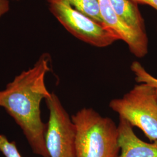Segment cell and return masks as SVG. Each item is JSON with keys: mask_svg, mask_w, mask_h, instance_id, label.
I'll list each match as a JSON object with an SVG mask.
<instances>
[{"mask_svg": "<svg viewBox=\"0 0 157 157\" xmlns=\"http://www.w3.org/2000/svg\"><path fill=\"white\" fill-rule=\"evenodd\" d=\"M137 5H147L150 6L157 11V0H130Z\"/></svg>", "mask_w": 157, "mask_h": 157, "instance_id": "obj_12", "label": "cell"}, {"mask_svg": "<svg viewBox=\"0 0 157 157\" xmlns=\"http://www.w3.org/2000/svg\"><path fill=\"white\" fill-rule=\"evenodd\" d=\"M109 107L151 141L157 140L156 89L146 83L136 84L121 98L112 99Z\"/></svg>", "mask_w": 157, "mask_h": 157, "instance_id": "obj_3", "label": "cell"}, {"mask_svg": "<svg viewBox=\"0 0 157 157\" xmlns=\"http://www.w3.org/2000/svg\"><path fill=\"white\" fill-rule=\"evenodd\" d=\"M130 69L135 76V80L139 83H146L157 89V78L148 73L140 63L138 61L132 62Z\"/></svg>", "mask_w": 157, "mask_h": 157, "instance_id": "obj_10", "label": "cell"}, {"mask_svg": "<svg viewBox=\"0 0 157 157\" xmlns=\"http://www.w3.org/2000/svg\"><path fill=\"white\" fill-rule=\"evenodd\" d=\"M50 56L44 54L33 67L24 71L0 90V107L6 109L22 129L34 154L50 157L45 146L47 124L41 117L40 105L50 96L45 82L50 71Z\"/></svg>", "mask_w": 157, "mask_h": 157, "instance_id": "obj_1", "label": "cell"}, {"mask_svg": "<svg viewBox=\"0 0 157 157\" xmlns=\"http://www.w3.org/2000/svg\"><path fill=\"white\" fill-rule=\"evenodd\" d=\"M110 3L120 18L129 27L146 33V26L138 5L130 0H109Z\"/></svg>", "mask_w": 157, "mask_h": 157, "instance_id": "obj_8", "label": "cell"}, {"mask_svg": "<svg viewBox=\"0 0 157 157\" xmlns=\"http://www.w3.org/2000/svg\"><path fill=\"white\" fill-rule=\"evenodd\" d=\"M51 13L62 26L77 39L96 47H107L118 41L104 26L77 11L67 4L48 2Z\"/></svg>", "mask_w": 157, "mask_h": 157, "instance_id": "obj_5", "label": "cell"}, {"mask_svg": "<svg viewBox=\"0 0 157 157\" xmlns=\"http://www.w3.org/2000/svg\"><path fill=\"white\" fill-rule=\"evenodd\" d=\"M0 151L6 157H22L15 141H10L5 135H0Z\"/></svg>", "mask_w": 157, "mask_h": 157, "instance_id": "obj_11", "label": "cell"}, {"mask_svg": "<svg viewBox=\"0 0 157 157\" xmlns=\"http://www.w3.org/2000/svg\"><path fill=\"white\" fill-rule=\"evenodd\" d=\"M10 10L8 0H0V18Z\"/></svg>", "mask_w": 157, "mask_h": 157, "instance_id": "obj_13", "label": "cell"}, {"mask_svg": "<svg viewBox=\"0 0 157 157\" xmlns=\"http://www.w3.org/2000/svg\"><path fill=\"white\" fill-rule=\"evenodd\" d=\"M47 1H59L67 4L77 11L102 25L98 0H47Z\"/></svg>", "mask_w": 157, "mask_h": 157, "instance_id": "obj_9", "label": "cell"}, {"mask_svg": "<svg viewBox=\"0 0 157 157\" xmlns=\"http://www.w3.org/2000/svg\"><path fill=\"white\" fill-rule=\"evenodd\" d=\"M98 2L105 28L114 34L118 40L124 41L136 57L141 58L146 56L148 51L147 33H140L124 22L114 11L109 0H98Z\"/></svg>", "mask_w": 157, "mask_h": 157, "instance_id": "obj_6", "label": "cell"}, {"mask_svg": "<svg viewBox=\"0 0 157 157\" xmlns=\"http://www.w3.org/2000/svg\"><path fill=\"white\" fill-rule=\"evenodd\" d=\"M156 90H157V89H156Z\"/></svg>", "mask_w": 157, "mask_h": 157, "instance_id": "obj_14", "label": "cell"}, {"mask_svg": "<svg viewBox=\"0 0 157 157\" xmlns=\"http://www.w3.org/2000/svg\"><path fill=\"white\" fill-rule=\"evenodd\" d=\"M71 118L76 130V157H119L118 126L112 119L91 108H83Z\"/></svg>", "mask_w": 157, "mask_h": 157, "instance_id": "obj_2", "label": "cell"}, {"mask_svg": "<svg viewBox=\"0 0 157 157\" xmlns=\"http://www.w3.org/2000/svg\"><path fill=\"white\" fill-rule=\"evenodd\" d=\"M49 110L45 146L50 157H77L76 130L72 118L54 93L45 100Z\"/></svg>", "mask_w": 157, "mask_h": 157, "instance_id": "obj_4", "label": "cell"}, {"mask_svg": "<svg viewBox=\"0 0 157 157\" xmlns=\"http://www.w3.org/2000/svg\"><path fill=\"white\" fill-rule=\"evenodd\" d=\"M133 126L124 118L118 125L120 154L118 157H157V140L148 143L135 134Z\"/></svg>", "mask_w": 157, "mask_h": 157, "instance_id": "obj_7", "label": "cell"}]
</instances>
